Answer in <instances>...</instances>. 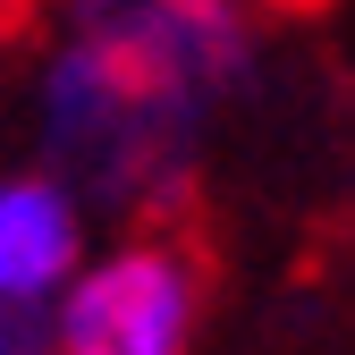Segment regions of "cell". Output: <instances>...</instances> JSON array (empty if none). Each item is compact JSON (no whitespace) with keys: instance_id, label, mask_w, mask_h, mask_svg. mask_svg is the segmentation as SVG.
I'll return each mask as SVG.
<instances>
[{"instance_id":"6da1fadb","label":"cell","mask_w":355,"mask_h":355,"mask_svg":"<svg viewBox=\"0 0 355 355\" xmlns=\"http://www.w3.org/2000/svg\"><path fill=\"white\" fill-rule=\"evenodd\" d=\"M187 330H195L187 262L161 254V245H136V254L102 262V271L68 296L60 355H187Z\"/></svg>"},{"instance_id":"7a4b0ae2","label":"cell","mask_w":355,"mask_h":355,"mask_svg":"<svg viewBox=\"0 0 355 355\" xmlns=\"http://www.w3.org/2000/svg\"><path fill=\"white\" fill-rule=\"evenodd\" d=\"M60 271H76V211L51 187H9L0 195V304L26 313Z\"/></svg>"}]
</instances>
